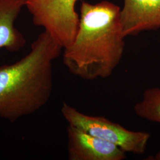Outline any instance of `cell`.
<instances>
[{
  "label": "cell",
  "instance_id": "obj_3",
  "mask_svg": "<svg viewBox=\"0 0 160 160\" xmlns=\"http://www.w3.org/2000/svg\"><path fill=\"white\" fill-rule=\"evenodd\" d=\"M61 111L69 125L113 143L126 153L141 155L145 152L149 133L130 131L103 116L84 114L66 103Z\"/></svg>",
  "mask_w": 160,
  "mask_h": 160
},
{
  "label": "cell",
  "instance_id": "obj_9",
  "mask_svg": "<svg viewBox=\"0 0 160 160\" xmlns=\"http://www.w3.org/2000/svg\"><path fill=\"white\" fill-rule=\"evenodd\" d=\"M153 160H160V149L158 151V152L155 154Z\"/></svg>",
  "mask_w": 160,
  "mask_h": 160
},
{
  "label": "cell",
  "instance_id": "obj_7",
  "mask_svg": "<svg viewBox=\"0 0 160 160\" xmlns=\"http://www.w3.org/2000/svg\"><path fill=\"white\" fill-rule=\"evenodd\" d=\"M25 4L26 0H0V49L14 52L25 45L23 34L14 26Z\"/></svg>",
  "mask_w": 160,
  "mask_h": 160
},
{
  "label": "cell",
  "instance_id": "obj_5",
  "mask_svg": "<svg viewBox=\"0 0 160 160\" xmlns=\"http://www.w3.org/2000/svg\"><path fill=\"white\" fill-rule=\"evenodd\" d=\"M69 160H123L126 153L113 143L68 125Z\"/></svg>",
  "mask_w": 160,
  "mask_h": 160
},
{
  "label": "cell",
  "instance_id": "obj_2",
  "mask_svg": "<svg viewBox=\"0 0 160 160\" xmlns=\"http://www.w3.org/2000/svg\"><path fill=\"white\" fill-rule=\"evenodd\" d=\"M62 49L44 31L25 57L0 67L1 118L14 122L48 103L53 90V62Z\"/></svg>",
  "mask_w": 160,
  "mask_h": 160
},
{
  "label": "cell",
  "instance_id": "obj_1",
  "mask_svg": "<svg viewBox=\"0 0 160 160\" xmlns=\"http://www.w3.org/2000/svg\"><path fill=\"white\" fill-rule=\"evenodd\" d=\"M120 10L107 1L97 4L82 1L74 40L63 49V63L72 74L88 81L113 74L125 46Z\"/></svg>",
  "mask_w": 160,
  "mask_h": 160
},
{
  "label": "cell",
  "instance_id": "obj_4",
  "mask_svg": "<svg viewBox=\"0 0 160 160\" xmlns=\"http://www.w3.org/2000/svg\"><path fill=\"white\" fill-rule=\"evenodd\" d=\"M78 0H26L25 7L35 26L42 27L65 49L73 42L80 16L75 12Z\"/></svg>",
  "mask_w": 160,
  "mask_h": 160
},
{
  "label": "cell",
  "instance_id": "obj_8",
  "mask_svg": "<svg viewBox=\"0 0 160 160\" xmlns=\"http://www.w3.org/2000/svg\"><path fill=\"white\" fill-rule=\"evenodd\" d=\"M134 112L138 117L160 125V88L143 92L142 98L134 106Z\"/></svg>",
  "mask_w": 160,
  "mask_h": 160
},
{
  "label": "cell",
  "instance_id": "obj_6",
  "mask_svg": "<svg viewBox=\"0 0 160 160\" xmlns=\"http://www.w3.org/2000/svg\"><path fill=\"white\" fill-rule=\"evenodd\" d=\"M120 23L125 38L160 28V0H123Z\"/></svg>",
  "mask_w": 160,
  "mask_h": 160
}]
</instances>
